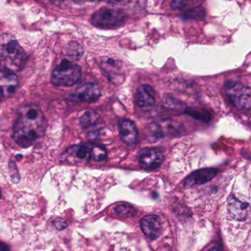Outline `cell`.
Here are the masks:
<instances>
[{
    "label": "cell",
    "instance_id": "23",
    "mask_svg": "<svg viewBox=\"0 0 251 251\" xmlns=\"http://www.w3.org/2000/svg\"><path fill=\"white\" fill-rule=\"evenodd\" d=\"M188 0H173L171 2V8L174 10H178L185 6Z\"/></svg>",
    "mask_w": 251,
    "mask_h": 251
},
{
    "label": "cell",
    "instance_id": "3",
    "mask_svg": "<svg viewBox=\"0 0 251 251\" xmlns=\"http://www.w3.org/2000/svg\"><path fill=\"white\" fill-rule=\"evenodd\" d=\"M126 14L120 9L102 7L91 16V24L100 29H117L126 21Z\"/></svg>",
    "mask_w": 251,
    "mask_h": 251
},
{
    "label": "cell",
    "instance_id": "5",
    "mask_svg": "<svg viewBox=\"0 0 251 251\" xmlns=\"http://www.w3.org/2000/svg\"><path fill=\"white\" fill-rule=\"evenodd\" d=\"M81 68L68 60H63L51 73V80L58 86H73L81 77Z\"/></svg>",
    "mask_w": 251,
    "mask_h": 251
},
{
    "label": "cell",
    "instance_id": "27",
    "mask_svg": "<svg viewBox=\"0 0 251 251\" xmlns=\"http://www.w3.org/2000/svg\"><path fill=\"white\" fill-rule=\"evenodd\" d=\"M0 251H10V248L5 243L0 242Z\"/></svg>",
    "mask_w": 251,
    "mask_h": 251
},
{
    "label": "cell",
    "instance_id": "18",
    "mask_svg": "<svg viewBox=\"0 0 251 251\" xmlns=\"http://www.w3.org/2000/svg\"><path fill=\"white\" fill-rule=\"evenodd\" d=\"M107 157V152L105 148L101 145L91 144V160L101 162Z\"/></svg>",
    "mask_w": 251,
    "mask_h": 251
},
{
    "label": "cell",
    "instance_id": "24",
    "mask_svg": "<svg viewBox=\"0 0 251 251\" xmlns=\"http://www.w3.org/2000/svg\"><path fill=\"white\" fill-rule=\"evenodd\" d=\"M107 2L116 5H125L131 1V0H105Z\"/></svg>",
    "mask_w": 251,
    "mask_h": 251
},
{
    "label": "cell",
    "instance_id": "12",
    "mask_svg": "<svg viewBox=\"0 0 251 251\" xmlns=\"http://www.w3.org/2000/svg\"><path fill=\"white\" fill-rule=\"evenodd\" d=\"M140 228L148 238L156 240L162 233V221L157 215H147L140 221Z\"/></svg>",
    "mask_w": 251,
    "mask_h": 251
},
{
    "label": "cell",
    "instance_id": "15",
    "mask_svg": "<svg viewBox=\"0 0 251 251\" xmlns=\"http://www.w3.org/2000/svg\"><path fill=\"white\" fill-rule=\"evenodd\" d=\"M155 91L149 85H142L137 89L134 101L139 107H151L155 103Z\"/></svg>",
    "mask_w": 251,
    "mask_h": 251
},
{
    "label": "cell",
    "instance_id": "26",
    "mask_svg": "<svg viewBox=\"0 0 251 251\" xmlns=\"http://www.w3.org/2000/svg\"><path fill=\"white\" fill-rule=\"evenodd\" d=\"M53 4L57 6H61L64 4L68 0H50Z\"/></svg>",
    "mask_w": 251,
    "mask_h": 251
},
{
    "label": "cell",
    "instance_id": "2",
    "mask_svg": "<svg viewBox=\"0 0 251 251\" xmlns=\"http://www.w3.org/2000/svg\"><path fill=\"white\" fill-rule=\"evenodd\" d=\"M26 61V54L16 38L10 34L0 36V64L10 72L22 70Z\"/></svg>",
    "mask_w": 251,
    "mask_h": 251
},
{
    "label": "cell",
    "instance_id": "4",
    "mask_svg": "<svg viewBox=\"0 0 251 251\" xmlns=\"http://www.w3.org/2000/svg\"><path fill=\"white\" fill-rule=\"evenodd\" d=\"M224 91L231 105L240 110H251V88L237 81H228Z\"/></svg>",
    "mask_w": 251,
    "mask_h": 251
},
{
    "label": "cell",
    "instance_id": "11",
    "mask_svg": "<svg viewBox=\"0 0 251 251\" xmlns=\"http://www.w3.org/2000/svg\"><path fill=\"white\" fill-rule=\"evenodd\" d=\"M218 171L216 168H206L197 170L192 173L184 179V186L187 188L201 185L212 181L218 175Z\"/></svg>",
    "mask_w": 251,
    "mask_h": 251
},
{
    "label": "cell",
    "instance_id": "21",
    "mask_svg": "<svg viewBox=\"0 0 251 251\" xmlns=\"http://www.w3.org/2000/svg\"><path fill=\"white\" fill-rule=\"evenodd\" d=\"M114 212L116 215H120V216L129 217L135 215L136 210L132 206L123 204L115 207Z\"/></svg>",
    "mask_w": 251,
    "mask_h": 251
},
{
    "label": "cell",
    "instance_id": "13",
    "mask_svg": "<svg viewBox=\"0 0 251 251\" xmlns=\"http://www.w3.org/2000/svg\"><path fill=\"white\" fill-rule=\"evenodd\" d=\"M228 210L230 215L239 221H246L251 213L250 206L233 195L228 199Z\"/></svg>",
    "mask_w": 251,
    "mask_h": 251
},
{
    "label": "cell",
    "instance_id": "1",
    "mask_svg": "<svg viewBox=\"0 0 251 251\" xmlns=\"http://www.w3.org/2000/svg\"><path fill=\"white\" fill-rule=\"evenodd\" d=\"M47 122L44 113L35 105L22 107L13 128V139L19 146L28 148L44 137Z\"/></svg>",
    "mask_w": 251,
    "mask_h": 251
},
{
    "label": "cell",
    "instance_id": "29",
    "mask_svg": "<svg viewBox=\"0 0 251 251\" xmlns=\"http://www.w3.org/2000/svg\"><path fill=\"white\" fill-rule=\"evenodd\" d=\"M1 190H0V199H1Z\"/></svg>",
    "mask_w": 251,
    "mask_h": 251
},
{
    "label": "cell",
    "instance_id": "10",
    "mask_svg": "<svg viewBox=\"0 0 251 251\" xmlns=\"http://www.w3.org/2000/svg\"><path fill=\"white\" fill-rule=\"evenodd\" d=\"M101 90L95 83H86L72 93L69 97L76 102H92L101 97Z\"/></svg>",
    "mask_w": 251,
    "mask_h": 251
},
{
    "label": "cell",
    "instance_id": "7",
    "mask_svg": "<svg viewBox=\"0 0 251 251\" xmlns=\"http://www.w3.org/2000/svg\"><path fill=\"white\" fill-rule=\"evenodd\" d=\"M91 144L75 145L66 149L60 155L62 163L75 164L91 159Z\"/></svg>",
    "mask_w": 251,
    "mask_h": 251
},
{
    "label": "cell",
    "instance_id": "8",
    "mask_svg": "<svg viewBox=\"0 0 251 251\" xmlns=\"http://www.w3.org/2000/svg\"><path fill=\"white\" fill-rule=\"evenodd\" d=\"M19 85L18 76L7 69H0V102L10 98Z\"/></svg>",
    "mask_w": 251,
    "mask_h": 251
},
{
    "label": "cell",
    "instance_id": "14",
    "mask_svg": "<svg viewBox=\"0 0 251 251\" xmlns=\"http://www.w3.org/2000/svg\"><path fill=\"white\" fill-rule=\"evenodd\" d=\"M101 69L107 79L113 83L120 84L125 77L120 63L113 59L107 58L103 60L101 62Z\"/></svg>",
    "mask_w": 251,
    "mask_h": 251
},
{
    "label": "cell",
    "instance_id": "19",
    "mask_svg": "<svg viewBox=\"0 0 251 251\" xmlns=\"http://www.w3.org/2000/svg\"><path fill=\"white\" fill-rule=\"evenodd\" d=\"M100 119L98 113L94 110H89L82 116L80 119V124L83 128H89L95 125Z\"/></svg>",
    "mask_w": 251,
    "mask_h": 251
},
{
    "label": "cell",
    "instance_id": "25",
    "mask_svg": "<svg viewBox=\"0 0 251 251\" xmlns=\"http://www.w3.org/2000/svg\"><path fill=\"white\" fill-rule=\"evenodd\" d=\"M105 1V0H72L75 4H82L86 2H99V1Z\"/></svg>",
    "mask_w": 251,
    "mask_h": 251
},
{
    "label": "cell",
    "instance_id": "9",
    "mask_svg": "<svg viewBox=\"0 0 251 251\" xmlns=\"http://www.w3.org/2000/svg\"><path fill=\"white\" fill-rule=\"evenodd\" d=\"M165 159L164 151L159 148L144 149L140 153V165L143 169L153 171L160 166Z\"/></svg>",
    "mask_w": 251,
    "mask_h": 251
},
{
    "label": "cell",
    "instance_id": "17",
    "mask_svg": "<svg viewBox=\"0 0 251 251\" xmlns=\"http://www.w3.org/2000/svg\"><path fill=\"white\" fill-rule=\"evenodd\" d=\"M186 114L193 118L196 120L201 121V122H210L212 119V114L209 110L205 108H200V107H187L184 110Z\"/></svg>",
    "mask_w": 251,
    "mask_h": 251
},
{
    "label": "cell",
    "instance_id": "20",
    "mask_svg": "<svg viewBox=\"0 0 251 251\" xmlns=\"http://www.w3.org/2000/svg\"><path fill=\"white\" fill-rule=\"evenodd\" d=\"M83 50L79 44L76 42L72 43L68 49V55L72 60H78L82 55Z\"/></svg>",
    "mask_w": 251,
    "mask_h": 251
},
{
    "label": "cell",
    "instance_id": "22",
    "mask_svg": "<svg viewBox=\"0 0 251 251\" xmlns=\"http://www.w3.org/2000/svg\"><path fill=\"white\" fill-rule=\"evenodd\" d=\"M53 226L57 231H61V230L65 229L67 226V224L64 220L61 218H57L55 221H53Z\"/></svg>",
    "mask_w": 251,
    "mask_h": 251
},
{
    "label": "cell",
    "instance_id": "6",
    "mask_svg": "<svg viewBox=\"0 0 251 251\" xmlns=\"http://www.w3.org/2000/svg\"><path fill=\"white\" fill-rule=\"evenodd\" d=\"M184 131V127L181 124L171 119L159 121L149 126V134L155 140L178 137Z\"/></svg>",
    "mask_w": 251,
    "mask_h": 251
},
{
    "label": "cell",
    "instance_id": "28",
    "mask_svg": "<svg viewBox=\"0 0 251 251\" xmlns=\"http://www.w3.org/2000/svg\"><path fill=\"white\" fill-rule=\"evenodd\" d=\"M209 251H221L219 250V249H217V248H212V249H211Z\"/></svg>",
    "mask_w": 251,
    "mask_h": 251
},
{
    "label": "cell",
    "instance_id": "16",
    "mask_svg": "<svg viewBox=\"0 0 251 251\" xmlns=\"http://www.w3.org/2000/svg\"><path fill=\"white\" fill-rule=\"evenodd\" d=\"M119 133L122 140L126 144L134 145L137 142L138 132L135 125L128 119H124L119 123Z\"/></svg>",
    "mask_w": 251,
    "mask_h": 251
}]
</instances>
